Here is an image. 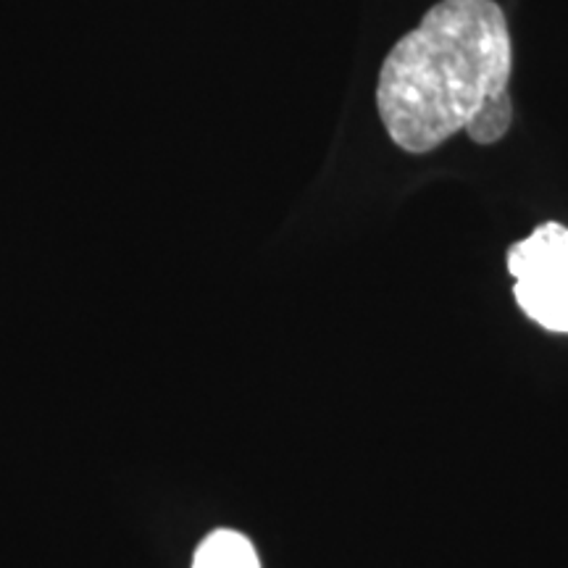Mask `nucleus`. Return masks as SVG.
Listing matches in <instances>:
<instances>
[{"mask_svg":"<svg viewBox=\"0 0 568 568\" xmlns=\"http://www.w3.org/2000/svg\"><path fill=\"white\" fill-rule=\"evenodd\" d=\"M516 303L531 322L568 335V230L548 222L508 251Z\"/></svg>","mask_w":568,"mask_h":568,"instance_id":"nucleus-2","label":"nucleus"},{"mask_svg":"<svg viewBox=\"0 0 568 568\" xmlns=\"http://www.w3.org/2000/svg\"><path fill=\"white\" fill-rule=\"evenodd\" d=\"M193 568H261V560L245 535L216 529L197 545Z\"/></svg>","mask_w":568,"mask_h":568,"instance_id":"nucleus-3","label":"nucleus"},{"mask_svg":"<svg viewBox=\"0 0 568 568\" xmlns=\"http://www.w3.org/2000/svg\"><path fill=\"white\" fill-rule=\"evenodd\" d=\"M508 21L495 0H439L387 53L376 109L389 140L429 153L464 130L479 145L514 122Z\"/></svg>","mask_w":568,"mask_h":568,"instance_id":"nucleus-1","label":"nucleus"}]
</instances>
